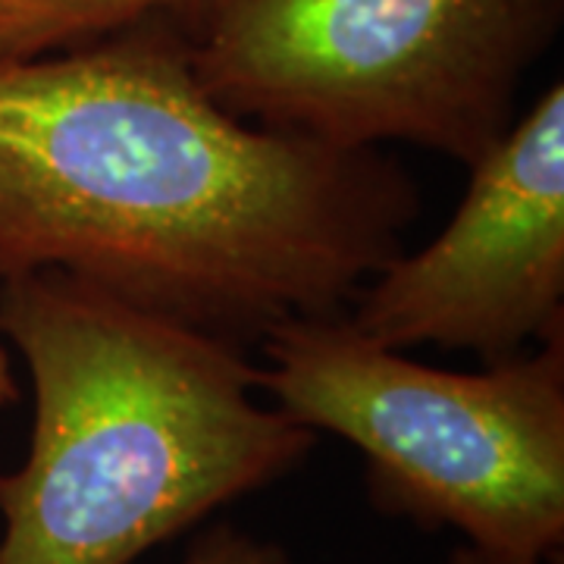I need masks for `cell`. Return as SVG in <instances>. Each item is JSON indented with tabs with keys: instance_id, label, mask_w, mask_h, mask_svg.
Here are the masks:
<instances>
[{
	"instance_id": "1",
	"label": "cell",
	"mask_w": 564,
	"mask_h": 564,
	"mask_svg": "<svg viewBox=\"0 0 564 564\" xmlns=\"http://www.w3.org/2000/svg\"><path fill=\"white\" fill-rule=\"evenodd\" d=\"M417 210L377 148L223 110L176 20L0 63V282L63 270L242 343L345 314Z\"/></svg>"
},
{
	"instance_id": "2",
	"label": "cell",
	"mask_w": 564,
	"mask_h": 564,
	"mask_svg": "<svg viewBox=\"0 0 564 564\" xmlns=\"http://www.w3.org/2000/svg\"><path fill=\"white\" fill-rule=\"evenodd\" d=\"M32 380L25 462L0 474V564H135L289 477L317 433L258 399V364L63 270L0 282Z\"/></svg>"
},
{
	"instance_id": "3",
	"label": "cell",
	"mask_w": 564,
	"mask_h": 564,
	"mask_svg": "<svg viewBox=\"0 0 564 564\" xmlns=\"http://www.w3.org/2000/svg\"><path fill=\"white\" fill-rule=\"evenodd\" d=\"M258 389L367 462L389 514L543 564L564 545V329L484 370H440L364 339L345 314L261 336Z\"/></svg>"
},
{
	"instance_id": "4",
	"label": "cell",
	"mask_w": 564,
	"mask_h": 564,
	"mask_svg": "<svg viewBox=\"0 0 564 564\" xmlns=\"http://www.w3.org/2000/svg\"><path fill=\"white\" fill-rule=\"evenodd\" d=\"M564 0H210L188 29L204 91L323 141H404L477 163L518 120Z\"/></svg>"
},
{
	"instance_id": "5",
	"label": "cell",
	"mask_w": 564,
	"mask_h": 564,
	"mask_svg": "<svg viewBox=\"0 0 564 564\" xmlns=\"http://www.w3.org/2000/svg\"><path fill=\"white\" fill-rule=\"evenodd\" d=\"M467 170L443 232L392 258L345 307L364 339L492 364L564 329V82Z\"/></svg>"
},
{
	"instance_id": "6",
	"label": "cell",
	"mask_w": 564,
	"mask_h": 564,
	"mask_svg": "<svg viewBox=\"0 0 564 564\" xmlns=\"http://www.w3.org/2000/svg\"><path fill=\"white\" fill-rule=\"evenodd\" d=\"M210 0H0V63H25L117 35L144 20L188 32Z\"/></svg>"
},
{
	"instance_id": "7",
	"label": "cell",
	"mask_w": 564,
	"mask_h": 564,
	"mask_svg": "<svg viewBox=\"0 0 564 564\" xmlns=\"http://www.w3.org/2000/svg\"><path fill=\"white\" fill-rule=\"evenodd\" d=\"M180 564H299L276 540L236 524H214L195 536Z\"/></svg>"
},
{
	"instance_id": "8",
	"label": "cell",
	"mask_w": 564,
	"mask_h": 564,
	"mask_svg": "<svg viewBox=\"0 0 564 564\" xmlns=\"http://www.w3.org/2000/svg\"><path fill=\"white\" fill-rule=\"evenodd\" d=\"M443 564H533V562H521V558H505V555H492V552H484V549H474V545L458 543L448 558Z\"/></svg>"
},
{
	"instance_id": "9",
	"label": "cell",
	"mask_w": 564,
	"mask_h": 564,
	"mask_svg": "<svg viewBox=\"0 0 564 564\" xmlns=\"http://www.w3.org/2000/svg\"><path fill=\"white\" fill-rule=\"evenodd\" d=\"M17 399H20V389H17V377H13V367H10V355L0 345V404H13Z\"/></svg>"
}]
</instances>
